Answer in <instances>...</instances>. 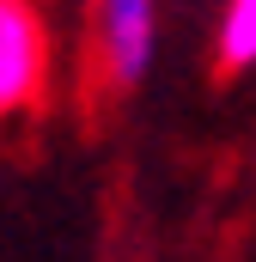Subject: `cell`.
<instances>
[{"label": "cell", "mask_w": 256, "mask_h": 262, "mask_svg": "<svg viewBox=\"0 0 256 262\" xmlns=\"http://www.w3.org/2000/svg\"><path fill=\"white\" fill-rule=\"evenodd\" d=\"M92 73L110 98H128L159 61V0H86Z\"/></svg>", "instance_id": "6da1fadb"}, {"label": "cell", "mask_w": 256, "mask_h": 262, "mask_svg": "<svg viewBox=\"0 0 256 262\" xmlns=\"http://www.w3.org/2000/svg\"><path fill=\"white\" fill-rule=\"evenodd\" d=\"M55 43L37 0H0V122L37 116L49 104Z\"/></svg>", "instance_id": "7a4b0ae2"}, {"label": "cell", "mask_w": 256, "mask_h": 262, "mask_svg": "<svg viewBox=\"0 0 256 262\" xmlns=\"http://www.w3.org/2000/svg\"><path fill=\"white\" fill-rule=\"evenodd\" d=\"M214 67H220V73H250L256 67V0H226V6H220Z\"/></svg>", "instance_id": "3957f363"}]
</instances>
